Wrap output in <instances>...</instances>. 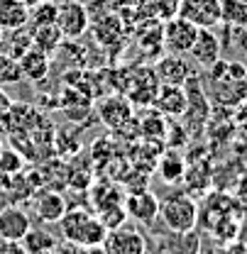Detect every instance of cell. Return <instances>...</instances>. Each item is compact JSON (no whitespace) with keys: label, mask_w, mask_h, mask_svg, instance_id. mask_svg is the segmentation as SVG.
<instances>
[{"label":"cell","mask_w":247,"mask_h":254,"mask_svg":"<svg viewBox=\"0 0 247 254\" xmlns=\"http://www.w3.org/2000/svg\"><path fill=\"white\" fill-rule=\"evenodd\" d=\"M64 242L76 247H95L105 242L108 227L100 222L98 215H93L88 208H66V213L59 220Z\"/></svg>","instance_id":"6da1fadb"},{"label":"cell","mask_w":247,"mask_h":254,"mask_svg":"<svg viewBox=\"0 0 247 254\" xmlns=\"http://www.w3.org/2000/svg\"><path fill=\"white\" fill-rule=\"evenodd\" d=\"M159 218L169 232H191L198 225V203L188 190H174L159 200Z\"/></svg>","instance_id":"7a4b0ae2"},{"label":"cell","mask_w":247,"mask_h":254,"mask_svg":"<svg viewBox=\"0 0 247 254\" xmlns=\"http://www.w3.org/2000/svg\"><path fill=\"white\" fill-rule=\"evenodd\" d=\"M196 34H198V27L184 20L181 15H174V17L164 20V25H162V42L169 54H181V57L188 54L196 42Z\"/></svg>","instance_id":"3957f363"},{"label":"cell","mask_w":247,"mask_h":254,"mask_svg":"<svg viewBox=\"0 0 247 254\" xmlns=\"http://www.w3.org/2000/svg\"><path fill=\"white\" fill-rule=\"evenodd\" d=\"M57 27L62 30V34L66 39H79L81 34H86L91 30L88 5L81 2V0H64V2H59Z\"/></svg>","instance_id":"277c9868"},{"label":"cell","mask_w":247,"mask_h":254,"mask_svg":"<svg viewBox=\"0 0 247 254\" xmlns=\"http://www.w3.org/2000/svg\"><path fill=\"white\" fill-rule=\"evenodd\" d=\"M176 15L193 22L198 30H213L223 22V0H179Z\"/></svg>","instance_id":"5b68a950"},{"label":"cell","mask_w":247,"mask_h":254,"mask_svg":"<svg viewBox=\"0 0 247 254\" xmlns=\"http://www.w3.org/2000/svg\"><path fill=\"white\" fill-rule=\"evenodd\" d=\"M103 247L108 254H147V237L137 227L120 225L115 230H108Z\"/></svg>","instance_id":"8992f818"},{"label":"cell","mask_w":247,"mask_h":254,"mask_svg":"<svg viewBox=\"0 0 247 254\" xmlns=\"http://www.w3.org/2000/svg\"><path fill=\"white\" fill-rule=\"evenodd\" d=\"M186 95H188V103H186V113L181 115L184 118V127L188 132H201L208 115H211V105H208V98L203 93V88L193 81V76L184 83Z\"/></svg>","instance_id":"52a82bcc"},{"label":"cell","mask_w":247,"mask_h":254,"mask_svg":"<svg viewBox=\"0 0 247 254\" xmlns=\"http://www.w3.org/2000/svg\"><path fill=\"white\" fill-rule=\"evenodd\" d=\"M155 76L159 86H184L191 78V66L181 54H164L155 62Z\"/></svg>","instance_id":"ba28073f"},{"label":"cell","mask_w":247,"mask_h":254,"mask_svg":"<svg viewBox=\"0 0 247 254\" xmlns=\"http://www.w3.org/2000/svg\"><path fill=\"white\" fill-rule=\"evenodd\" d=\"M125 210H127V218H132V220L150 227L159 218V198L150 189L132 190L125 198Z\"/></svg>","instance_id":"9c48e42d"},{"label":"cell","mask_w":247,"mask_h":254,"mask_svg":"<svg viewBox=\"0 0 247 254\" xmlns=\"http://www.w3.org/2000/svg\"><path fill=\"white\" fill-rule=\"evenodd\" d=\"M135 105L130 103L127 95H120V93H113L108 98L100 100L98 105V115H100V123L110 129H118L120 125H125L127 120H132L135 115Z\"/></svg>","instance_id":"30bf717a"},{"label":"cell","mask_w":247,"mask_h":254,"mask_svg":"<svg viewBox=\"0 0 247 254\" xmlns=\"http://www.w3.org/2000/svg\"><path fill=\"white\" fill-rule=\"evenodd\" d=\"M30 215L17 205H5L0 210V242H22V237L30 232Z\"/></svg>","instance_id":"8fae6325"},{"label":"cell","mask_w":247,"mask_h":254,"mask_svg":"<svg viewBox=\"0 0 247 254\" xmlns=\"http://www.w3.org/2000/svg\"><path fill=\"white\" fill-rule=\"evenodd\" d=\"M220 54H223V42H220V37H218L213 30H206V27H203V30H198L196 42H193V47H191L188 57L198 64V66L211 68V66L220 59Z\"/></svg>","instance_id":"7c38bea8"},{"label":"cell","mask_w":247,"mask_h":254,"mask_svg":"<svg viewBox=\"0 0 247 254\" xmlns=\"http://www.w3.org/2000/svg\"><path fill=\"white\" fill-rule=\"evenodd\" d=\"M186 103H188V95L184 86H159L152 108H157L164 118L176 120L186 113Z\"/></svg>","instance_id":"4fadbf2b"},{"label":"cell","mask_w":247,"mask_h":254,"mask_svg":"<svg viewBox=\"0 0 247 254\" xmlns=\"http://www.w3.org/2000/svg\"><path fill=\"white\" fill-rule=\"evenodd\" d=\"M157 91H159V81H157V76H155V68H145L137 78H132L127 98H130L132 105L150 108V105L155 103Z\"/></svg>","instance_id":"5bb4252c"},{"label":"cell","mask_w":247,"mask_h":254,"mask_svg":"<svg viewBox=\"0 0 247 254\" xmlns=\"http://www.w3.org/2000/svg\"><path fill=\"white\" fill-rule=\"evenodd\" d=\"M66 198L57 190H42L34 198V215L42 222H59L62 215L66 213Z\"/></svg>","instance_id":"9a60e30c"},{"label":"cell","mask_w":247,"mask_h":254,"mask_svg":"<svg viewBox=\"0 0 247 254\" xmlns=\"http://www.w3.org/2000/svg\"><path fill=\"white\" fill-rule=\"evenodd\" d=\"M186 169H188V166H186V161L179 149H166V152H162L159 159H157V174H159V179H162L164 184H169V186L184 181Z\"/></svg>","instance_id":"2e32d148"},{"label":"cell","mask_w":247,"mask_h":254,"mask_svg":"<svg viewBox=\"0 0 247 254\" xmlns=\"http://www.w3.org/2000/svg\"><path fill=\"white\" fill-rule=\"evenodd\" d=\"M30 25V7L22 0H0V27L2 32L22 30Z\"/></svg>","instance_id":"e0dca14e"},{"label":"cell","mask_w":247,"mask_h":254,"mask_svg":"<svg viewBox=\"0 0 247 254\" xmlns=\"http://www.w3.org/2000/svg\"><path fill=\"white\" fill-rule=\"evenodd\" d=\"M17 62H20L25 81H34V83L37 81H44L49 76V68H52V57L44 54V52H39V49H34V47H32L30 52H25Z\"/></svg>","instance_id":"ac0fdd59"},{"label":"cell","mask_w":247,"mask_h":254,"mask_svg":"<svg viewBox=\"0 0 247 254\" xmlns=\"http://www.w3.org/2000/svg\"><path fill=\"white\" fill-rule=\"evenodd\" d=\"M32 47L44 52V54H57L59 47L66 42V37L62 34V30L57 25H42V27H32Z\"/></svg>","instance_id":"d6986e66"},{"label":"cell","mask_w":247,"mask_h":254,"mask_svg":"<svg viewBox=\"0 0 247 254\" xmlns=\"http://www.w3.org/2000/svg\"><path fill=\"white\" fill-rule=\"evenodd\" d=\"M93 34H95V42L103 47L118 44L123 37V20L118 15H103L93 20Z\"/></svg>","instance_id":"ffe728a7"},{"label":"cell","mask_w":247,"mask_h":254,"mask_svg":"<svg viewBox=\"0 0 247 254\" xmlns=\"http://www.w3.org/2000/svg\"><path fill=\"white\" fill-rule=\"evenodd\" d=\"M22 247L27 254H39V252H49V250H57L59 242L57 237L49 232V230H42V227H30V232L22 237Z\"/></svg>","instance_id":"44dd1931"},{"label":"cell","mask_w":247,"mask_h":254,"mask_svg":"<svg viewBox=\"0 0 247 254\" xmlns=\"http://www.w3.org/2000/svg\"><path fill=\"white\" fill-rule=\"evenodd\" d=\"M166 127H169V118H164L155 108V110H150V113L140 120V134H142L147 142H164Z\"/></svg>","instance_id":"7402d4cb"},{"label":"cell","mask_w":247,"mask_h":254,"mask_svg":"<svg viewBox=\"0 0 247 254\" xmlns=\"http://www.w3.org/2000/svg\"><path fill=\"white\" fill-rule=\"evenodd\" d=\"M30 49H32V32L27 27L12 30L10 32V39H2V47H0V52L7 54V57H12V59H20Z\"/></svg>","instance_id":"603a6c76"},{"label":"cell","mask_w":247,"mask_h":254,"mask_svg":"<svg viewBox=\"0 0 247 254\" xmlns=\"http://www.w3.org/2000/svg\"><path fill=\"white\" fill-rule=\"evenodd\" d=\"M57 12H59V2L54 0H42L30 7V25L32 27H42V25H57Z\"/></svg>","instance_id":"cb8c5ba5"},{"label":"cell","mask_w":247,"mask_h":254,"mask_svg":"<svg viewBox=\"0 0 247 254\" xmlns=\"http://www.w3.org/2000/svg\"><path fill=\"white\" fill-rule=\"evenodd\" d=\"M223 22L247 27V0H223Z\"/></svg>","instance_id":"d4e9b609"},{"label":"cell","mask_w":247,"mask_h":254,"mask_svg":"<svg viewBox=\"0 0 247 254\" xmlns=\"http://www.w3.org/2000/svg\"><path fill=\"white\" fill-rule=\"evenodd\" d=\"M174 235V240H171V245H169V254H198L201 250V240H198V235H196V230H191V232H171Z\"/></svg>","instance_id":"484cf974"},{"label":"cell","mask_w":247,"mask_h":254,"mask_svg":"<svg viewBox=\"0 0 247 254\" xmlns=\"http://www.w3.org/2000/svg\"><path fill=\"white\" fill-rule=\"evenodd\" d=\"M22 166H25V159L17 149H2L0 152V174L15 176V174L22 171Z\"/></svg>","instance_id":"4316f807"},{"label":"cell","mask_w":247,"mask_h":254,"mask_svg":"<svg viewBox=\"0 0 247 254\" xmlns=\"http://www.w3.org/2000/svg\"><path fill=\"white\" fill-rule=\"evenodd\" d=\"M147 2L152 7V15L159 17V20H169L179 10V0H147Z\"/></svg>","instance_id":"83f0119b"},{"label":"cell","mask_w":247,"mask_h":254,"mask_svg":"<svg viewBox=\"0 0 247 254\" xmlns=\"http://www.w3.org/2000/svg\"><path fill=\"white\" fill-rule=\"evenodd\" d=\"M0 254H27L22 242H0Z\"/></svg>","instance_id":"f1b7e54d"},{"label":"cell","mask_w":247,"mask_h":254,"mask_svg":"<svg viewBox=\"0 0 247 254\" xmlns=\"http://www.w3.org/2000/svg\"><path fill=\"white\" fill-rule=\"evenodd\" d=\"M10 108H12V98L0 88V120L7 115V110H10Z\"/></svg>","instance_id":"f546056e"},{"label":"cell","mask_w":247,"mask_h":254,"mask_svg":"<svg viewBox=\"0 0 247 254\" xmlns=\"http://www.w3.org/2000/svg\"><path fill=\"white\" fill-rule=\"evenodd\" d=\"M81 254H108L103 245H95V247H81Z\"/></svg>","instance_id":"4dcf8cb0"},{"label":"cell","mask_w":247,"mask_h":254,"mask_svg":"<svg viewBox=\"0 0 247 254\" xmlns=\"http://www.w3.org/2000/svg\"><path fill=\"white\" fill-rule=\"evenodd\" d=\"M22 2H25L27 7H32V5H37V2H42V0H22Z\"/></svg>","instance_id":"1f68e13d"},{"label":"cell","mask_w":247,"mask_h":254,"mask_svg":"<svg viewBox=\"0 0 247 254\" xmlns=\"http://www.w3.org/2000/svg\"><path fill=\"white\" fill-rule=\"evenodd\" d=\"M2 39H5V32H2V27H0V47H2Z\"/></svg>","instance_id":"d6a6232c"},{"label":"cell","mask_w":247,"mask_h":254,"mask_svg":"<svg viewBox=\"0 0 247 254\" xmlns=\"http://www.w3.org/2000/svg\"><path fill=\"white\" fill-rule=\"evenodd\" d=\"M39 254H59L57 250H49V252H39Z\"/></svg>","instance_id":"836d02e7"},{"label":"cell","mask_w":247,"mask_h":254,"mask_svg":"<svg viewBox=\"0 0 247 254\" xmlns=\"http://www.w3.org/2000/svg\"><path fill=\"white\" fill-rule=\"evenodd\" d=\"M0 152H2V142H0Z\"/></svg>","instance_id":"e575fe53"}]
</instances>
